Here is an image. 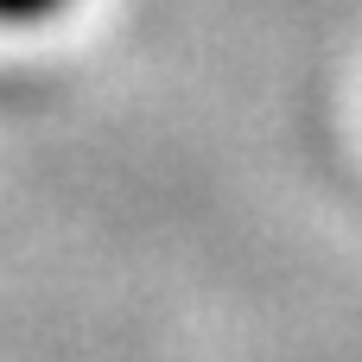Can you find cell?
<instances>
[{"label": "cell", "mask_w": 362, "mask_h": 362, "mask_svg": "<svg viewBox=\"0 0 362 362\" xmlns=\"http://www.w3.org/2000/svg\"><path fill=\"white\" fill-rule=\"evenodd\" d=\"M64 13V0H0V25H45V19H57Z\"/></svg>", "instance_id": "6da1fadb"}]
</instances>
